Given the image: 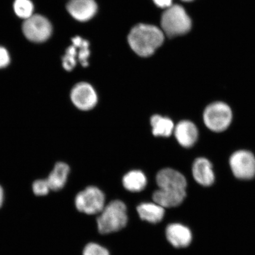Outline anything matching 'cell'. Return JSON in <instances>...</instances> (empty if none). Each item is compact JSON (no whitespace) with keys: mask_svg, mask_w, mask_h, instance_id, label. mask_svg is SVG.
I'll return each instance as SVG.
<instances>
[{"mask_svg":"<svg viewBox=\"0 0 255 255\" xmlns=\"http://www.w3.org/2000/svg\"><path fill=\"white\" fill-rule=\"evenodd\" d=\"M164 39L163 31L155 25L140 24L130 30L129 46L140 56L148 57L161 45Z\"/></svg>","mask_w":255,"mask_h":255,"instance_id":"6da1fadb","label":"cell"},{"mask_svg":"<svg viewBox=\"0 0 255 255\" xmlns=\"http://www.w3.org/2000/svg\"><path fill=\"white\" fill-rule=\"evenodd\" d=\"M127 207L120 200H114L105 207L97 219L99 232L108 234L121 230L127 225Z\"/></svg>","mask_w":255,"mask_h":255,"instance_id":"7a4b0ae2","label":"cell"},{"mask_svg":"<svg viewBox=\"0 0 255 255\" xmlns=\"http://www.w3.org/2000/svg\"><path fill=\"white\" fill-rule=\"evenodd\" d=\"M162 31L168 37L186 34L191 27V21L185 9L180 5H172L167 8L161 17Z\"/></svg>","mask_w":255,"mask_h":255,"instance_id":"3957f363","label":"cell"},{"mask_svg":"<svg viewBox=\"0 0 255 255\" xmlns=\"http://www.w3.org/2000/svg\"><path fill=\"white\" fill-rule=\"evenodd\" d=\"M203 120L207 128L212 132H222L231 125L232 110L228 104L223 102H214L205 108Z\"/></svg>","mask_w":255,"mask_h":255,"instance_id":"277c9868","label":"cell"},{"mask_svg":"<svg viewBox=\"0 0 255 255\" xmlns=\"http://www.w3.org/2000/svg\"><path fill=\"white\" fill-rule=\"evenodd\" d=\"M104 193L98 187L89 186L77 194L75 198L76 209L88 215H95L105 207Z\"/></svg>","mask_w":255,"mask_h":255,"instance_id":"5b68a950","label":"cell"},{"mask_svg":"<svg viewBox=\"0 0 255 255\" xmlns=\"http://www.w3.org/2000/svg\"><path fill=\"white\" fill-rule=\"evenodd\" d=\"M229 165L235 177L240 180H251L255 177V156L246 149L233 153Z\"/></svg>","mask_w":255,"mask_h":255,"instance_id":"8992f818","label":"cell"},{"mask_svg":"<svg viewBox=\"0 0 255 255\" xmlns=\"http://www.w3.org/2000/svg\"><path fill=\"white\" fill-rule=\"evenodd\" d=\"M22 29L28 40L36 43L46 41L52 33L50 22L44 16L39 14H33L25 20Z\"/></svg>","mask_w":255,"mask_h":255,"instance_id":"52a82bcc","label":"cell"},{"mask_svg":"<svg viewBox=\"0 0 255 255\" xmlns=\"http://www.w3.org/2000/svg\"><path fill=\"white\" fill-rule=\"evenodd\" d=\"M72 103L78 110L90 111L98 104V97L95 89L87 82L76 84L71 92Z\"/></svg>","mask_w":255,"mask_h":255,"instance_id":"ba28073f","label":"cell"},{"mask_svg":"<svg viewBox=\"0 0 255 255\" xmlns=\"http://www.w3.org/2000/svg\"><path fill=\"white\" fill-rule=\"evenodd\" d=\"M156 181L160 189L186 191V178L179 171L173 168L162 169L156 176Z\"/></svg>","mask_w":255,"mask_h":255,"instance_id":"9c48e42d","label":"cell"},{"mask_svg":"<svg viewBox=\"0 0 255 255\" xmlns=\"http://www.w3.org/2000/svg\"><path fill=\"white\" fill-rule=\"evenodd\" d=\"M174 133L178 143L186 148L195 145L199 136L196 124L189 120L181 121L175 126Z\"/></svg>","mask_w":255,"mask_h":255,"instance_id":"30bf717a","label":"cell"},{"mask_svg":"<svg viewBox=\"0 0 255 255\" xmlns=\"http://www.w3.org/2000/svg\"><path fill=\"white\" fill-rule=\"evenodd\" d=\"M66 8L70 14L79 21L90 20L97 13L98 9L94 0H69Z\"/></svg>","mask_w":255,"mask_h":255,"instance_id":"8fae6325","label":"cell"},{"mask_svg":"<svg viewBox=\"0 0 255 255\" xmlns=\"http://www.w3.org/2000/svg\"><path fill=\"white\" fill-rule=\"evenodd\" d=\"M194 180L203 186H211L215 180V174L212 162L205 157H199L194 160L192 166Z\"/></svg>","mask_w":255,"mask_h":255,"instance_id":"7c38bea8","label":"cell"},{"mask_svg":"<svg viewBox=\"0 0 255 255\" xmlns=\"http://www.w3.org/2000/svg\"><path fill=\"white\" fill-rule=\"evenodd\" d=\"M166 236L168 241L175 248H185L189 246L192 239L190 229L178 223H173L167 226Z\"/></svg>","mask_w":255,"mask_h":255,"instance_id":"4fadbf2b","label":"cell"},{"mask_svg":"<svg viewBox=\"0 0 255 255\" xmlns=\"http://www.w3.org/2000/svg\"><path fill=\"white\" fill-rule=\"evenodd\" d=\"M186 196V191H177L160 189L153 193L154 203L164 208L179 206Z\"/></svg>","mask_w":255,"mask_h":255,"instance_id":"5bb4252c","label":"cell"},{"mask_svg":"<svg viewBox=\"0 0 255 255\" xmlns=\"http://www.w3.org/2000/svg\"><path fill=\"white\" fill-rule=\"evenodd\" d=\"M70 167L63 162H58L46 178L51 190L59 191L65 187L68 180Z\"/></svg>","mask_w":255,"mask_h":255,"instance_id":"9a60e30c","label":"cell"},{"mask_svg":"<svg viewBox=\"0 0 255 255\" xmlns=\"http://www.w3.org/2000/svg\"><path fill=\"white\" fill-rule=\"evenodd\" d=\"M140 218L143 221L151 223L160 222L164 216V208L157 203H144L137 207Z\"/></svg>","mask_w":255,"mask_h":255,"instance_id":"2e32d148","label":"cell"},{"mask_svg":"<svg viewBox=\"0 0 255 255\" xmlns=\"http://www.w3.org/2000/svg\"><path fill=\"white\" fill-rule=\"evenodd\" d=\"M150 123L155 136L169 137L174 133L175 125L170 118L154 115L151 118Z\"/></svg>","mask_w":255,"mask_h":255,"instance_id":"e0dca14e","label":"cell"},{"mask_svg":"<svg viewBox=\"0 0 255 255\" xmlns=\"http://www.w3.org/2000/svg\"><path fill=\"white\" fill-rule=\"evenodd\" d=\"M123 183L126 190L136 193L145 189L147 179L142 171L132 170L124 175Z\"/></svg>","mask_w":255,"mask_h":255,"instance_id":"ac0fdd59","label":"cell"},{"mask_svg":"<svg viewBox=\"0 0 255 255\" xmlns=\"http://www.w3.org/2000/svg\"><path fill=\"white\" fill-rule=\"evenodd\" d=\"M72 41L73 44L77 46L78 49V61L83 66L87 67L89 65L88 58L90 55L88 41L81 37H75Z\"/></svg>","mask_w":255,"mask_h":255,"instance_id":"d6986e66","label":"cell"},{"mask_svg":"<svg viewBox=\"0 0 255 255\" xmlns=\"http://www.w3.org/2000/svg\"><path fill=\"white\" fill-rule=\"evenodd\" d=\"M14 10L18 17L25 20L33 15L34 5L30 0H15Z\"/></svg>","mask_w":255,"mask_h":255,"instance_id":"ffe728a7","label":"cell"},{"mask_svg":"<svg viewBox=\"0 0 255 255\" xmlns=\"http://www.w3.org/2000/svg\"><path fill=\"white\" fill-rule=\"evenodd\" d=\"M78 60V49L77 46L73 44L66 51L65 55L62 59V65L67 71H71L77 63Z\"/></svg>","mask_w":255,"mask_h":255,"instance_id":"44dd1931","label":"cell"},{"mask_svg":"<svg viewBox=\"0 0 255 255\" xmlns=\"http://www.w3.org/2000/svg\"><path fill=\"white\" fill-rule=\"evenodd\" d=\"M32 190L35 195L37 196H46L51 190L47 179H39L34 181L32 185Z\"/></svg>","mask_w":255,"mask_h":255,"instance_id":"7402d4cb","label":"cell"},{"mask_svg":"<svg viewBox=\"0 0 255 255\" xmlns=\"http://www.w3.org/2000/svg\"><path fill=\"white\" fill-rule=\"evenodd\" d=\"M83 255H110V253L100 245L91 243L85 247Z\"/></svg>","mask_w":255,"mask_h":255,"instance_id":"603a6c76","label":"cell"},{"mask_svg":"<svg viewBox=\"0 0 255 255\" xmlns=\"http://www.w3.org/2000/svg\"><path fill=\"white\" fill-rule=\"evenodd\" d=\"M9 62H10V57L8 51L4 47L0 46V69L7 67Z\"/></svg>","mask_w":255,"mask_h":255,"instance_id":"cb8c5ba5","label":"cell"},{"mask_svg":"<svg viewBox=\"0 0 255 255\" xmlns=\"http://www.w3.org/2000/svg\"><path fill=\"white\" fill-rule=\"evenodd\" d=\"M155 4L161 8H166L170 7L172 5V1L173 0H153Z\"/></svg>","mask_w":255,"mask_h":255,"instance_id":"d4e9b609","label":"cell"},{"mask_svg":"<svg viewBox=\"0 0 255 255\" xmlns=\"http://www.w3.org/2000/svg\"><path fill=\"white\" fill-rule=\"evenodd\" d=\"M4 199V192L3 188L0 185V208H1Z\"/></svg>","mask_w":255,"mask_h":255,"instance_id":"484cf974","label":"cell"},{"mask_svg":"<svg viewBox=\"0 0 255 255\" xmlns=\"http://www.w3.org/2000/svg\"><path fill=\"white\" fill-rule=\"evenodd\" d=\"M182 1H193V0H182Z\"/></svg>","mask_w":255,"mask_h":255,"instance_id":"4316f807","label":"cell"}]
</instances>
